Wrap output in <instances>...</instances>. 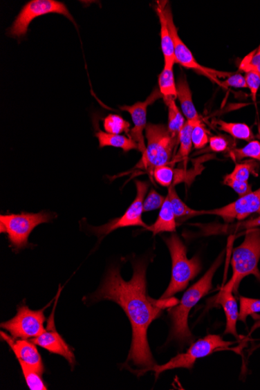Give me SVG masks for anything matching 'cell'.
Here are the masks:
<instances>
[{
	"label": "cell",
	"instance_id": "cell-1",
	"mask_svg": "<svg viewBox=\"0 0 260 390\" xmlns=\"http://www.w3.org/2000/svg\"><path fill=\"white\" fill-rule=\"evenodd\" d=\"M147 263L140 260L133 263L132 279H122L119 268L107 272L100 288L90 296L93 302L113 301L126 313L133 329V340L127 362L142 368L145 373L156 365L147 340V330L154 319L162 314V308L173 304L171 299L154 301L147 293Z\"/></svg>",
	"mask_w": 260,
	"mask_h": 390
},
{
	"label": "cell",
	"instance_id": "cell-2",
	"mask_svg": "<svg viewBox=\"0 0 260 390\" xmlns=\"http://www.w3.org/2000/svg\"><path fill=\"white\" fill-rule=\"evenodd\" d=\"M222 260L223 254L215 260L207 273L185 292L180 301L169 309L172 324L169 337L171 340H176L179 343H190L194 340L193 333L188 325L189 313L212 289L213 278Z\"/></svg>",
	"mask_w": 260,
	"mask_h": 390
},
{
	"label": "cell",
	"instance_id": "cell-3",
	"mask_svg": "<svg viewBox=\"0 0 260 390\" xmlns=\"http://www.w3.org/2000/svg\"><path fill=\"white\" fill-rule=\"evenodd\" d=\"M165 241L171 254L172 268L171 281L160 298L162 300L171 299L187 288L189 283L201 270L200 259L196 257L193 259L187 257V248L176 233L165 238Z\"/></svg>",
	"mask_w": 260,
	"mask_h": 390
},
{
	"label": "cell",
	"instance_id": "cell-4",
	"mask_svg": "<svg viewBox=\"0 0 260 390\" xmlns=\"http://www.w3.org/2000/svg\"><path fill=\"white\" fill-rule=\"evenodd\" d=\"M145 135L147 145L138 167L146 169L152 176L154 169L170 162L178 139L173 137L168 127L163 124H148Z\"/></svg>",
	"mask_w": 260,
	"mask_h": 390
},
{
	"label": "cell",
	"instance_id": "cell-5",
	"mask_svg": "<svg viewBox=\"0 0 260 390\" xmlns=\"http://www.w3.org/2000/svg\"><path fill=\"white\" fill-rule=\"evenodd\" d=\"M260 260V228H252L245 232L243 243L233 250L231 280L225 287L237 292L239 284L249 275L260 280L258 264Z\"/></svg>",
	"mask_w": 260,
	"mask_h": 390
},
{
	"label": "cell",
	"instance_id": "cell-6",
	"mask_svg": "<svg viewBox=\"0 0 260 390\" xmlns=\"http://www.w3.org/2000/svg\"><path fill=\"white\" fill-rule=\"evenodd\" d=\"M55 215L52 213H22L0 216V232L8 235L10 246L19 251L30 245L28 238L34 229L39 225L52 221Z\"/></svg>",
	"mask_w": 260,
	"mask_h": 390
},
{
	"label": "cell",
	"instance_id": "cell-7",
	"mask_svg": "<svg viewBox=\"0 0 260 390\" xmlns=\"http://www.w3.org/2000/svg\"><path fill=\"white\" fill-rule=\"evenodd\" d=\"M232 344V342H225L219 335L209 334V335L192 344L187 352L172 358L168 363L163 365H154L151 371H154L158 378L160 373L167 370L178 368L191 370L194 368V365L198 359L207 357L216 351L226 349Z\"/></svg>",
	"mask_w": 260,
	"mask_h": 390
},
{
	"label": "cell",
	"instance_id": "cell-8",
	"mask_svg": "<svg viewBox=\"0 0 260 390\" xmlns=\"http://www.w3.org/2000/svg\"><path fill=\"white\" fill-rule=\"evenodd\" d=\"M48 14H59L74 23L73 17L64 3L55 0H32L24 6L13 24L8 30L12 38L20 39L28 32L30 24L35 18Z\"/></svg>",
	"mask_w": 260,
	"mask_h": 390
},
{
	"label": "cell",
	"instance_id": "cell-9",
	"mask_svg": "<svg viewBox=\"0 0 260 390\" xmlns=\"http://www.w3.org/2000/svg\"><path fill=\"white\" fill-rule=\"evenodd\" d=\"M136 187H137V196H136L132 203L130 204L125 214L120 218L111 220L106 225L91 228L92 232L97 235L98 238L102 239L109 233L120 228L136 226L146 229L149 228L142 219V214L144 212V201L148 188H149V184L147 182L137 180L136 181Z\"/></svg>",
	"mask_w": 260,
	"mask_h": 390
},
{
	"label": "cell",
	"instance_id": "cell-10",
	"mask_svg": "<svg viewBox=\"0 0 260 390\" xmlns=\"http://www.w3.org/2000/svg\"><path fill=\"white\" fill-rule=\"evenodd\" d=\"M163 11L166 18L167 24L170 30L173 44H174L176 64H180L187 69L194 70L198 73L203 74V75L214 80L215 82L219 83V77H229L232 73H221L214 70L209 69V68L201 66L194 57V55L189 50V48L185 44L178 34V30L173 19L171 8L169 3H163Z\"/></svg>",
	"mask_w": 260,
	"mask_h": 390
},
{
	"label": "cell",
	"instance_id": "cell-11",
	"mask_svg": "<svg viewBox=\"0 0 260 390\" xmlns=\"http://www.w3.org/2000/svg\"><path fill=\"white\" fill-rule=\"evenodd\" d=\"M45 308L39 311L30 310L26 306L17 309V313L13 319L1 324V327L10 333L15 338L30 339L39 337L46 331L44 322Z\"/></svg>",
	"mask_w": 260,
	"mask_h": 390
},
{
	"label": "cell",
	"instance_id": "cell-12",
	"mask_svg": "<svg viewBox=\"0 0 260 390\" xmlns=\"http://www.w3.org/2000/svg\"><path fill=\"white\" fill-rule=\"evenodd\" d=\"M255 214L260 215V188L225 207L203 210V214L219 216L226 222L243 221Z\"/></svg>",
	"mask_w": 260,
	"mask_h": 390
},
{
	"label": "cell",
	"instance_id": "cell-13",
	"mask_svg": "<svg viewBox=\"0 0 260 390\" xmlns=\"http://www.w3.org/2000/svg\"><path fill=\"white\" fill-rule=\"evenodd\" d=\"M163 98L158 89H154L145 102H138L133 105H124L120 109L131 115L134 127L130 129L129 138L138 145V151L143 154L146 151L145 132L147 126V111L149 105Z\"/></svg>",
	"mask_w": 260,
	"mask_h": 390
},
{
	"label": "cell",
	"instance_id": "cell-14",
	"mask_svg": "<svg viewBox=\"0 0 260 390\" xmlns=\"http://www.w3.org/2000/svg\"><path fill=\"white\" fill-rule=\"evenodd\" d=\"M53 315L49 319L47 330L39 337L30 339V342L35 345H39L53 354L63 356L69 362L71 366L75 364V356L65 340L62 338L55 330L53 323Z\"/></svg>",
	"mask_w": 260,
	"mask_h": 390
},
{
	"label": "cell",
	"instance_id": "cell-15",
	"mask_svg": "<svg viewBox=\"0 0 260 390\" xmlns=\"http://www.w3.org/2000/svg\"><path fill=\"white\" fill-rule=\"evenodd\" d=\"M259 164L255 160H248L238 163L230 174L225 176L224 184L231 187L234 192L243 196L251 193L252 188L249 184L251 175L258 176Z\"/></svg>",
	"mask_w": 260,
	"mask_h": 390
},
{
	"label": "cell",
	"instance_id": "cell-16",
	"mask_svg": "<svg viewBox=\"0 0 260 390\" xmlns=\"http://www.w3.org/2000/svg\"><path fill=\"white\" fill-rule=\"evenodd\" d=\"M1 337L7 342L13 350L18 362H23L43 374L44 365L41 355L37 350L35 344L28 342L27 339H17L11 337L7 333L1 332Z\"/></svg>",
	"mask_w": 260,
	"mask_h": 390
},
{
	"label": "cell",
	"instance_id": "cell-17",
	"mask_svg": "<svg viewBox=\"0 0 260 390\" xmlns=\"http://www.w3.org/2000/svg\"><path fill=\"white\" fill-rule=\"evenodd\" d=\"M234 290L231 288L224 287L221 289L216 303H219L223 308L226 315V329L225 334H232L235 337H239L236 326L239 317V307L237 301L233 295Z\"/></svg>",
	"mask_w": 260,
	"mask_h": 390
},
{
	"label": "cell",
	"instance_id": "cell-18",
	"mask_svg": "<svg viewBox=\"0 0 260 390\" xmlns=\"http://www.w3.org/2000/svg\"><path fill=\"white\" fill-rule=\"evenodd\" d=\"M177 85V98L180 103L183 115L187 121L195 126L203 122L201 118L196 109L193 95L187 82V77L183 75L178 79Z\"/></svg>",
	"mask_w": 260,
	"mask_h": 390
},
{
	"label": "cell",
	"instance_id": "cell-19",
	"mask_svg": "<svg viewBox=\"0 0 260 390\" xmlns=\"http://www.w3.org/2000/svg\"><path fill=\"white\" fill-rule=\"evenodd\" d=\"M156 11L160 24V45H162L165 66L174 67L176 64L174 44H173L168 24L166 21L162 2H158Z\"/></svg>",
	"mask_w": 260,
	"mask_h": 390
},
{
	"label": "cell",
	"instance_id": "cell-20",
	"mask_svg": "<svg viewBox=\"0 0 260 390\" xmlns=\"http://www.w3.org/2000/svg\"><path fill=\"white\" fill-rule=\"evenodd\" d=\"M147 230L152 232L154 236L163 232H176V219L168 196L165 197L157 221L154 222V225L149 226Z\"/></svg>",
	"mask_w": 260,
	"mask_h": 390
},
{
	"label": "cell",
	"instance_id": "cell-21",
	"mask_svg": "<svg viewBox=\"0 0 260 390\" xmlns=\"http://www.w3.org/2000/svg\"><path fill=\"white\" fill-rule=\"evenodd\" d=\"M95 137L99 142V147L101 148L104 147H113L121 148L125 152L131 150H138V145L136 142L126 136L108 133L98 129L95 133Z\"/></svg>",
	"mask_w": 260,
	"mask_h": 390
},
{
	"label": "cell",
	"instance_id": "cell-22",
	"mask_svg": "<svg viewBox=\"0 0 260 390\" xmlns=\"http://www.w3.org/2000/svg\"><path fill=\"white\" fill-rule=\"evenodd\" d=\"M176 216V221H185L194 216L203 215V210H196L188 207L179 198L174 185L169 188L168 196Z\"/></svg>",
	"mask_w": 260,
	"mask_h": 390
},
{
	"label": "cell",
	"instance_id": "cell-23",
	"mask_svg": "<svg viewBox=\"0 0 260 390\" xmlns=\"http://www.w3.org/2000/svg\"><path fill=\"white\" fill-rule=\"evenodd\" d=\"M216 128L221 131L228 133L234 139L252 141L254 135L250 127L245 123L227 122L222 120H214L213 122Z\"/></svg>",
	"mask_w": 260,
	"mask_h": 390
},
{
	"label": "cell",
	"instance_id": "cell-24",
	"mask_svg": "<svg viewBox=\"0 0 260 390\" xmlns=\"http://www.w3.org/2000/svg\"><path fill=\"white\" fill-rule=\"evenodd\" d=\"M164 102L169 110L168 129L173 137L178 139L179 132L185 125L184 115L177 106L176 98L173 97H164Z\"/></svg>",
	"mask_w": 260,
	"mask_h": 390
},
{
	"label": "cell",
	"instance_id": "cell-25",
	"mask_svg": "<svg viewBox=\"0 0 260 390\" xmlns=\"http://www.w3.org/2000/svg\"><path fill=\"white\" fill-rule=\"evenodd\" d=\"M173 66H165L158 77V89L164 97L177 98V85Z\"/></svg>",
	"mask_w": 260,
	"mask_h": 390
},
{
	"label": "cell",
	"instance_id": "cell-26",
	"mask_svg": "<svg viewBox=\"0 0 260 390\" xmlns=\"http://www.w3.org/2000/svg\"><path fill=\"white\" fill-rule=\"evenodd\" d=\"M228 154L234 162H239L243 158H251L260 162V142L253 140L243 148H234Z\"/></svg>",
	"mask_w": 260,
	"mask_h": 390
},
{
	"label": "cell",
	"instance_id": "cell-27",
	"mask_svg": "<svg viewBox=\"0 0 260 390\" xmlns=\"http://www.w3.org/2000/svg\"><path fill=\"white\" fill-rule=\"evenodd\" d=\"M194 126L189 122H185V125L178 134L179 150L176 157V160H182L187 158L194 146L193 140H192V132H193Z\"/></svg>",
	"mask_w": 260,
	"mask_h": 390
},
{
	"label": "cell",
	"instance_id": "cell-28",
	"mask_svg": "<svg viewBox=\"0 0 260 390\" xmlns=\"http://www.w3.org/2000/svg\"><path fill=\"white\" fill-rule=\"evenodd\" d=\"M105 131L108 133L119 134L126 133L129 138L130 123L119 115L110 114L103 120Z\"/></svg>",
	"mask_w": 260,
	"mask_h": 390
},
{
	"label": "cell",
	"instance_id": "cell-29",
	"mask_svg": "<svg viewBox=\"0 0 260 390\" xmlns=\"http://www.w3.org/2000/svg\"><path fill=\"white\" fill-rule=\"evenodd\" d=\"M22 369V373L28 384V387L32 390H46L47 387L43 381L41 375L38 370L28 366L26 364L19 362Z\"/></svg>",
	"mask_w": 260,
	"mask_h": 390
},
{
	"label": "cell",
	"instance_id": "cell-30",
	"mask_svg": "<svg viewBox=\"0 0 260 390\" xmlns=\"http://www.w3.org/2000/svg\"><path fill=\"white\" fill-rule=\"evenodd\" d=\"M240 301V311L239 320L245 323L246 319L250 315L252 317L260 313V299H254L245 298V297L241 296Z\"/></svg>",
	"mask_w": 260,
	"mask_h": 390
},
{
	"label": "cell",
	"instance_id": "cell-31",
	"mask_svg": "<svg viewBox=\"0 0 260 390\" xmlns=\"http://www.w3.org/2000/svg\"><path fill=\"white\" fill-rule=\"evenodd\" d=\"M151 178L164 187H170L175 179V170L168 165L159 166L154 169Z\"/></svg>",
	"mask_w": 260,
	"mask_h": 390
},
{
	"label": "cell",
	"instance_id": "cell-32",
	"mask_svg": "<svg viewBox=\"0 0 260 390\" xmlns=\"http://www.w3.org/2000/svg\"><path fill=\"white\" fill-rule=\"evenodd\" d=\"M210 149L213 152H230L234 148V142L225 136H214L209 139Z\"/></svg>",
	"mask_w": 260,
	"mask_h": 390
},
{
	"label": "cell",
	"instance_id": "cell-33",
	"mask_svg": "<svg viewBox=\"0 0 260 390\" xmlns=\"http://www.w3.org/2000/svg\"><path fill=\"white\" fill-rule=\"evenodd\" d=\"M209 132L203 122L198 123L193 127L192 140L196 149H202L209 142Z\"/></svg>",
	"mask_w": 260,
	"mask_h": 390
},
{
	"label": "cell",
	"instance_id": "cell-34",
	"mask_svg": "<svg viewBox=\"0 0 260 390\" xmlns=\"http://www.w3.org/2000/svg\"><path fill=\"white\" fill-rule=\"evenodd\" d=\"M239 71L245 73L256 71L260 75V53L257 52V49L246 55V57L241 60L239 65Z\"/></svg>",
	"mask_w": 260,
	"mask_h": 390
},
{
	"label": "cell",
	"instance_id": "cell-35",
	"mask_svg": "<svg viewBox=\"0 0 260 390\" xmlns=\"http://www.w3.org/2000/svg\"><path fill=\"white\" fill-rule=\"evenodd\" d=\"M165 197L159 194L157 191L151 189L144 201V212L162 208Z\"/></svg>",
	"mask_w": 260,
	"mask_h": 390
},
{
	"label": "cell",
	"instance_id": "cell-36",
	"mask_svg": "<svg viewBox=\"0 0 260 390\" xmlns=\"http://www.w3.org/2000/svg\"><path fill=\"white\" fill-rule=\"evenodd\" d=\"M245 79L247 88L250 90L252 100L256 101L260 86V75L256 71H250L245 73Z\"/></svg>",
	"mask_w": 260,
	"mask_h": 390
},
{
	"label": "cell",
	"instance_id": "cell-37",
	"mask_svg": "<svg viewBox=\"0 0 260 390\" xmlns=\"http://www.w3.org/2000/svg\"><path fill=\"white\" fill-rule=\"evenodd\" d=\"M228 229H231V230L236 231H243V230H249V229L252 228H257L260 227V215L257 216V218L252 219L248 221H239L237 224L229 225L228 226Z\"/></svg>",
	"mask_w": 260,
	"mask_h": 390
},
{
	"label": "cell",
	"instance_id": "cell-38",
	"mask_svg": "<svg viewBox=\"0 0 260 390\" xmlns=\"http://www.w3.org/2000/svg\"><path fill=\"white\" fill-rule=\"evenodd\" d=\"M222 86H232L235 89H245L247 88L245 77L240 73L231 74L228 77L225 82L222 83Z\"/></svg>",
	"mask_w": 260,
	"mask_h": 390
},
{
	"label": "cell",
	"instance_id": "cell-39",
	"mask_svg": "<svg viewBox=\"0 0 260 390\" xmlns=\"http://www.w3.org/2000/svg\"><path fill=\"white\" fill-rule=\"evenodd\" d=\"M257 52H258L259 53H260V45H259V48H257Z\"/></svg>",
	"mask_w": 260,
	"mask_h": 390
}]
</instances>
